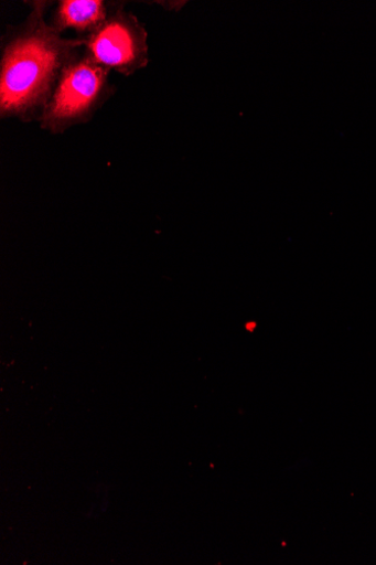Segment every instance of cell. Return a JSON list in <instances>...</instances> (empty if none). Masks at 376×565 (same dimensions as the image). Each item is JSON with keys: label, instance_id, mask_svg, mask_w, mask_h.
<instances>
[{"label": "cell", "instance_id": "cell-1", "mask_svg": "<svg viewBox=\"0 0 376 565\" xmlns=\"http://www.w3.org/2000/svg\"><path fill=\"white\" fill-rule=\"evenodd\" d=\"M45 3H35L25 23L4 46L0 72L3 118L40 119L65 67L84 46L83 39L62 38L44 21Z\"/></svg>", "mask_w": 376, "mask_h": 565}, {"label": "cell", "instance_id": "cell-2", "mask_svg": "<svg viewBox=\"0 0 376 565\" xmlns=\"http://www.w3.org/2000/svg\"><path fill=\"white\" fill-rule=\"evenodd\" d=\"M111 71L78 55L65 67L39 119L52 134L87 122L109 96Z\"/></svg>", "mask_w": 376, "mask_h": 565}, {"label": "cell", "instance_id": "cell-3", "mask_svg": "<svg viewBox=\"0 0 376 565\" xmlns=\"http://www.w3.org/2000/svg\"><path fill=\"white\" fill-rule=\"evenodd\" d=\"M83 41L85 56L106 70L130 76L148 64L147 32L136 17L122 10L111 12Z\"/></svg>", "mask_w": 376, "mask_h": 565}, {"label": "cell", "instance_id": "cell-4", "mask_svg": "<svg viewBox=\"0 0 376 565\" xmlns=\"http://www.w3.org/2000/svg\"><path fill=\"white\" fill-rule=\"evenodd\" d=\"M110 14L111 11L101 0H64L60 3L51 26L58 33L73 29L87 36L109 19Z\"/></svg>", "mask_w": 376, "mask_h": 565}]
</instances>
